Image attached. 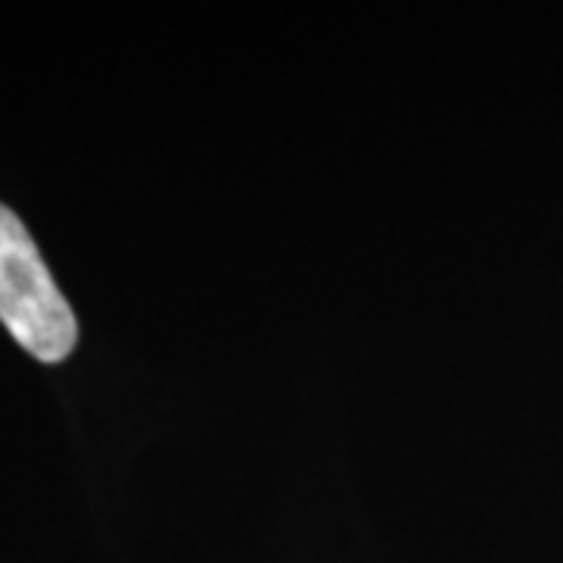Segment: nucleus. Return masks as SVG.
Wrapping results in <instances>:
<instances>
[{
    "mask_svg": "<svg viewBox=\"0 0 563 563\" xmlns=\"http://www.w3.org/2000/svg\"><path fill=\"white\" fill-rule=\"evenodd\" d=\"M0 322L41 363H60L79 342V322L22 220L0 203Z\"/></svg>",
    "mask_w": 563,
    "mask_h": 563,
    "instance_id": "f257e3e1",
    "label": "nucleus"
}]
</instances>
